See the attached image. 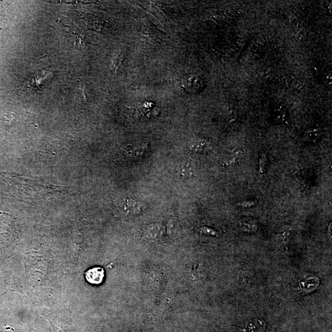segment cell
<instances>
[{
    "label": "cell",
    "mask_w": 332,
    "mask_h": 332,
    "mask_svg": "<svg viewBox=\"0 0 332 332\" xmlns=\"http://www.w3.org/2000/svg\"><path fill=\"white\" fill-rule=\"evenodd\" d=\"M189 148L191 151L196 154H209L213 148V141L210 138L197 136L190 140Z\"/></svg>",
    "instance_id": "6da1fadb"
},
{
    "label": "cell",
    "mask_w": 332,
    "mask_h": 332,
    "mask_svg": "<svg viewBox=\"0 0 332 332\" xmlns=\"http://www.w3.org/2000/svg\"><path fill=\"white\" fill-rule=\"evenodd\" d=\"M15 233L14 221L12 216L7 213H0V238L8 241L12 239Z\"/></svg>",
    "instance_id": "7a4b0ae2"
},
{
    "label": "cell",
    "mask_w": 332,
    "mask_h": 332,
    "mask_svg": "<svg viewBox=\"0 0 332 332\" xmlns=\"http://www.w3.org/2000/svg\"><path fill=\"white\" fill-rule=\"evenodd\" d=\"M85 276L86 281L90 284L99 285L103 281L105 271L102 268L95 267L86 271Z\"/></svg>",
    "instance_id": "3957f363"
},
{
    "label": "cell",
    "mask_w": 332,
    "mask_h": 332,
    "mask_svg": "<svg viewBox=\"0 0 332 332\" xmlns=\"http://www.w3.org/2000/svg\"><path fill=\"white\" fill-rule=\"evenodd\" d=\"M176 172L179 177L184 178H192L196 177V174L191 163L183 162L176 169Z\"/></svg>",
    "instance_id": "277c9868"
},
{
    "label": "cell",
    "mask_w": 332,
    "mask_h": 332,
    "mask_svg": "<svg viewBox=\"0 0 332 332\" xmlns=\"http://www.w3.org/2000/svg\"><path fill=\"white\" fill-rule=\"evenodd\" d=\"M322 132L319 128H311L305 131L303 140L309 143H316L321 138Z\"/></svg>",
    "instance_id": "5b68a950"
},
{
    "label": "cell",
    "mask_w": 332,
    "mask_h": 332,
    "mask_svg": "<svg viewBox=\"0 0 332 332\" xmlns=\"http://www.w3.org/2000/svg\"><path fill=\"white\" fill-rule=\"evenodd\" d=\"M186 82H187V85L189 86H187V88L190 89V90L195 92H199L202 90V88L203 86V82L200 77L193 75V76L188 78Z\"/></svg>",
    "instance_id": "8992f818"
},
{
    "label": "cell",
    "mask_w": 332,
    "mask_h": 332,
    "mask_svg": "<svg viewBox=\"0 0 332 332\" xmlns=\"http://www.w3.org/2000/svg\"><path fill=\"white\" fill-rule=\"evenodd\" d=\"M273 117L276 123L279 124L284 123L288 117L286 109L282 106H278L274 109Z\"/></svg>",
    "instance_id": "52a82bcc"
},
{
    "label": "cell",
    "mask_w": 332,
    "mask_h": 332,
    "mask_svg": "<svg viewBox=\"0 0 332 332\" xmlns=\"http://www.w3.org/2000/svg\"><path fill=\"white\" fill-rule=\"evenodd\" d=\"M269 166V160L267 154H264L261 155L259 160V172L262 174H265Z\"/></svg>",
    "instance_id": "ba28073f"
},
{
    "label": "cell",
    "mask_w": 332,
    "mask_h": 332,
    "mask_svg": "<svg viewBox=\"0 0 332 332\" xmlns=\"http://www.w3.org/2000/svg\"><path fill=\"white\" fill-rule=\"evenodd\" d=\"M125 57V52L121 50L119 53L116 54L113 59L112 66L115 68V71H117L118 68L120 67L121 62L123 61Z\"/></svg>",
    "instance_id": "9c48e42d"
},
{
    "label": "cell",
    "mask_w": 332,
    "mask_h": 332,
    "mask_svg": "<svg viewBox=\"0 0 332 332\" xmlns=\"http://www.w3.org/2000/svg\"><path fill=\"white\" fill-rule=\"evenodd\" d=\"M242 155V151L239 150V151L234 152L232 155L230 156L229 158H228L226 161H225V164L227 166H231L232 164H236L238 162L239 159H240L241 156Z\"/></svg>",
    "instance_id": "30bf717a"
},
{
    "label": "cell",
    "mask_w": 332,
    "mask_h": 332,
    "mask_svg": "<svg viewBox=\"0 0 332 332\" xmlns=\"http://www.w3.org/2000/svg\"><path fill=\"white\" fill-rule=\"evenodd\" d=\"M256 204V202L254 201H247L241 202L238 204V206L243 207H249L254 206Z\"/></svg>",
    "instance_id": "8fae6325"
}]
</instances>
